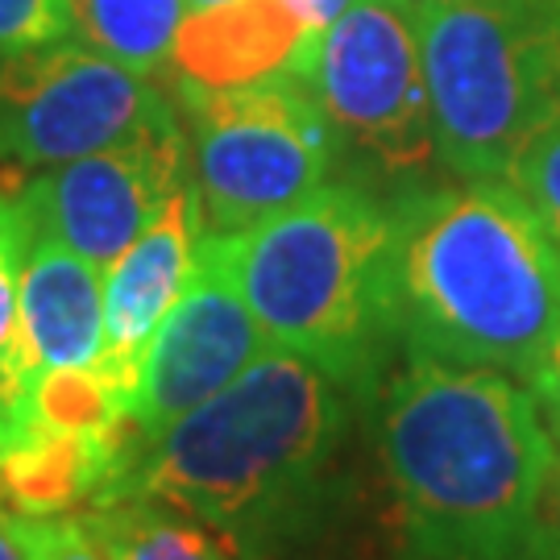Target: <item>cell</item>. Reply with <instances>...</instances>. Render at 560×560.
I'll return each mask as SVG.
<instances>
[{
    "mask_svg": "<svg viewBox=\"0 0 560 560\" xmlns=\"http://www.w3.org/2000/svg\"><path fill=\"white\" fill-rule=\"evenodd\" d=\"M233 275L270 345L370 399L399 353L390 291V200L358 179L324 183L229 237Z\"/></svg>",
    "mask_w": 560,
    "mask_h": 560,
    "instance_id": "277c9868",
    "label": "cell"
},
{
    "mask_svg": "<svg viewBox=\"0 0 560 560\" xmlns=\"http://www.w3.org/2000/svg\"><path fill=\"white\" fill-rule=\"evenodd\" d=\"M133 441V420L108 432L0 423V506H9V515H67L92 506Z\"/></svg>",
    "mask_w": 560,
    "mask_h": 560,
    "instance_id": "4fadbf2b",
    "label": "cell"
},
{
    "mask_svg": "<svg viewBox=\"0 0 560 560\" xmlns=\"http://www.w3.org/2000/svg\"><path fill=\"white\" fill-rule=\"evenodd\" d=\"M166 125H179L171 92L83 42L0 59V171L30 179Z\"/></svg>",
    "mask_w": 560,
    "mask_h": 560,
    "instance_id": "ba28073f",
    "label": "cell"
},
{
    "mask_svg": "<svg viewBox=\"0 0 560 560\" xmlns=\"http://www.w3.org/2000/svg\"><path fill=\"white\" fill-rule=\"evenodd\" d=\"M71 34L133 71L154 75L171 59L175 30L187 18L183 0H67Z\"/></svg>",
    "mask_w": 560,
    "mask_h": 560,
    "instance_id": "2e32d148",
    "label": "cell"
},
{
    "mask_svg": "<svg viewBox=\"0 0 560 560\" xmlns=\"http://www.w3.org/2000/svg\"><path fill=\"white\" fill-rule=\"evenodd\" d=\"M532 390H536V399H540L544 416H548V423H552V432L560 428V332L557 340L548 345V353H544L540 370L532 374V382H527Z\"/></svg>",
    "mask_w": 560,
    "mask_h": 560,
    "instance_id": "44dd1931",
    "label": "cell"
},
{
    "mask_svg": "<svg viewBox=\"0 0 560 560\" xmlns=\"http://www.w3.org/2000/svg\"><path fill=\"white\" fill-rule=\"evenodd\" d=\"M187 138L179 125L154 129L145 138L88 154V159L46 166L18 183L13 196L25 233L62 241L108 270L141 237V229L187 187Z\"/></svg>",
    "mask_w": 560,
    "mask_h": 560,
    "instance_id": "9c48e42d",
    "label": "cell"
},
{
    "mask_svg": "<svg viewBox=\"0 0 560 560\" xmlns=\"http://www.w3.org/2000/svg\"><path fill=\"white\" fill-rule=\"evenodd\" d=\"M307 21L287 0H221L196 9L175 30V80L196 88H241L287 71L303 42Z\"/></svg>",
    "mask_w": 560,
    "mask_h": 560,
    "instance_id": "5bb4252c",
    "label": "cell"
},
{
    "mask_svg": "<svg viewBox=\"0 0 560 560\" xmlns=\"http://www.w3.org/2000/svg\"><path fill=\"white\" fill-rule=\"evenodd\" d=\"M25 221H21L18 203L0 196V361L13 345L18 328V287H21V258H25Z\"/></svg>",
    "mask_w": 560,
    "mask_h": 560,
    "instance_id": "ffe728a7",
    "label": "cell"
},
{
    "mask_svg": "<svg viewBox=\"0 0 560 560\" xmlns=\"http://www.w3.org/2000/svg\"><path fill=\"white\" fill-rule=\"evenodd\" d=\"M506 183L540 217L548 237L560 245V113L520 150Z\"/></svg>",
    "mask_w": 560,
    "mask_h": 560,
    "instance_id": "e0dca14e",
    "label": "cell"
},
{
    "mask_svg": "<svg viewBox=\"0 0 560 560\" xmlns=\"http://www.w3.org/2000/svg\"><path fill=\"white\" fill-rule=\"evenodd\" d=\"M349 436L353 395L275 345L221 395L133 441L92 506L162 502L241 560H279L320 540L340 511Z\"/></svg>",
    "mask_w": 560,
    "mask_h": 560,
    "instance_id": "6da1fadb",
    "label": "cell"
},
{
    "mask_svg": "<svg viewBox=\"0 0 560 560\" xmlns=\"http://www.w3.org/2000/svg\"><path fill=\"white\" fill-rule=\"evenodd\" d=\"M0 560H25V552H21L18 536H13V527H9V515L0 511Z\"/></svg>",
    "mask_w": 560,
    "mask_h": 560,
    "instance_id": "603a6c76",
    "label": "cell"
},
{
    "mask_svg": "<svg viewBox=\"0 0 560 560\" xmlns=\"http://www.w3.org/2000/svg\"><path fill=\"white\" fill-rule=\"evenodd\" d=\"M552 494L560 499V428H557V481H552Z\"/></svg>",
    "mask_w": 560,
    "mask_h": 560,
    "instance_id": "d4e9b609",
    "label": "cell"
},
{
    "mask_svg": "<svg viewBox=\"0 0 560 560\" xmlns=\"http://www.w3.org/2000/svg\"><path fill=\"white\" fill-rule=\"evenodd\" d=\"M436 162L502 179L560 113V0L416 4Z\"/></svg>",
    "mask_w": 560,
    "mask_h": 560,
    "instance_id": "5b68a950",
    "label": "cell"
},
{
    "mask_svg": "<svg viewBox=\"0 0 560 560\" xmlns=\"http://www.w3.org/2000/svg\"><path fill=\"white\" fill-rule=\"evenodd\" d=\"M402 353L532 382L560 332V245L502 179L423 183L390 200Z\"/></svg>",
    "mask_w": 560,
    "mask_h": 560,
    "instance_id": "3957f363",
    "label": "cell"
},
{
    "mask_svg": "<svg viewBox=\"0 0 560 560\" xmlns=\"http://www.w3.org/2000/svg\"><path fill=\"white\" fill-rule=\"evenodd\" d=\"M25 560H113L80 515H9Z\"/></svg>",
    "mask_w": 560,
    "mask_h": 560,
    "instance_id": "ac0fdd59",
    "label": "cell"
},
{
    "mask_svg": "<svg viewBox=\"0 0 560 560\" xmlns=\"http://www.w3.org/2000/svg\"><path fill=\"white\" fill-rule=\"evenodd\" d=\"M203 237L200 203L187 187H179L171 203L141 229V237L108 266L104 279V340L96 365L113 382L120 407L129 416V399L138 390L141 358L150 340L166 320V312L187 287V275L196 266V249Z\"/></svg>",
    "mask_w": 560,
    "mask_h": 560,
    "instance_id": "8fae6325",
    "label": "cell"
},
{
    "mask_svg": "<svg viewBox=\"0 0 560 560\" xmlns=\"http://www.w3.org/2000/svg\"><path fill=\"white\" fill-rule=\"evenodd\" d=\"M187 4V13H196V9H208V4H221V0H183Z\"/></svg>",
    "mask_w": 560,
    "mask_h": 560,
    "instance_id": "cb8c5ba5",
    "label": "cell"
},
{
    "mask_svg": "<svg viewBox=\"0 0 560 560\" xmlns=\"http://www.w3.org/2000/svg\"><path fill=\"white\" fill-rule=\"evenodd\" d=\"M287 4L307 21V30H312V34H320V30H328L337 18H345L358 0H287Z\"/></svg>",
    "mask_w": 560,
    "mask_h": 560,
    "instance_id": "7402d4cb",
    "label": "cell"
},
{
    "mask_svg": "<svg viewBox=\"0 0 560 560\" xmlns=\"http://www.w3.org/2000/svg\"><path fill=\"white\" fill-rule=\"evenodd\" d=\"M80 520L113 560H241L212 527L150 499L88 506Z\"/></svg>",
    "mask_w": 560,
    "mask_h": 560,
    "instance_id": "9a60e30c",
    "label": "cell"
},
{
    "mask_svg": "<svg viewBox=\"0 0 560 560\" xmlns=\"http://www.w3.org/2000/svg\"><path fill=\"white\" fill-rule=\"evenodd\" d=\"M287 71L312 92L349 179L399 196L432 183L436 138L411 0H358Z\"/></svg>",
    "mask_w": 560,
    "mask_h": 560,
    "instance_id": "8992f818",
    "label": "cell"
},
{
    "mask_svg": "<svg viewBox=\"0 0 560 560\" xmlns=\"http://www.w3.org/2000/svg\"><path fill=\"white\" fill-rule=\"evenodd\" d=\"M71 34L67 0H0V59Z\"/></svg>",
    "mask_w": 560,
    "mask_h": 560,
    "instance_id": "d6986e66",
    "label": "cell"
},
{
    "mask_svg": "<svg viewBox=\"0 0 560 560\" xmlns=\"http://www.w3.org/2000/svg\"><path fill=\"white\" fill-rule=\"evenodd\" d=\"M104 340L101 266L62 241L30 233L21 258L18 328L0 361V402L21 395L46 370L92 365Z\"/></svg>",
    "mask_w": 560,
    "mask_h": 560,
    "instance_id": "7c38bea8",
    "label": "cell"
},
{
    "mask_svg": "<svg viewBox=\"0 0 560 560\" xmlns=\"http://www.w3.org/2000/svg\"><path fill=\"white\" fill-rule=\"evenodd\" d=\"M411 4H432V0H411Z\"/></svg>",
    "mask_w": 560,
    "mask_h": 560,
    "instance_id": "484cf974",
    "label": "cell"
},
{
    "mask_svg": "<svg viewBox=\"0 0 560 560\" xmlns=\"http://www.w3.org/2000/svg\"><path fill=\"white\" fill-rule=\"evenodd\" d=\"M175 96L203 233H249L332 175L337 145L300 75L279 71L241 88L175 80Z\"/></svg>",
    "mask_w": 560,
    "mask_h": 560,
    "instance_id": "52a82bcc",
    "label": "cell"
},
{
    "mask_svg": "<svg viewBox=\"0 0 560 560\" xmlns=\"http://www.w3.org/2000/svg\"><path fill=\"white\" fill-rule=\"evenodd\" d=\"M407 560H560L557 432L527 382L407 353L374 390Z\"/></svg>",
    "mask_w": 560,
    "mask_h": 560,
    "instance_id": "7a4b0ae2",
    "label": "cell"
},
{
    "mask_svg": "<svg viewBox=\"0 0 560 560\" xmlns=\"http://www.w3.org/2000/svg\"><path fill=\"white\" fill-rule=\"evenodd\" d=\"M266 349L275 345L241 295L229 237L203 233L187 287L141 358L138 390L129 399L138 441L221 395Z\"/></svg>",
    "mask_w": 560,
    "mask_h": 560,
    "instance_id": "30bf717a",
    "label": "cell"
}]
</instances>
